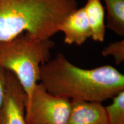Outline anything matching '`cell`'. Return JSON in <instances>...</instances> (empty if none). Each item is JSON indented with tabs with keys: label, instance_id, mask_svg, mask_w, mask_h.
Here are the masks:
<instances>
[{
	"label": "cell",
	"instance_id": "7a4b0ae2",
	"mask_svg": "<svg viewBox=\"0 0 124 124\" xmlns=\"http://www.w3.org/2000/svg\"><path fill=\"white\" fill-rule=\"evenodd\" d=\"M78 7L77 0H0V41L24 32L41 39H51Z\"/></svg>",
	"mask_w": 124,
	"mask_h": 124
},
{
	"label": "cell",
	"instance_id": "30bf717a",
	"mask_svg": "<svg viewBox=\"0 0 124 124\" xmlns=\"http://www.w3.org/2000/svg\"><path fill=\"white\" fill-rule=\"evenodd\" d=\"M113 98V102L105 107L108 124H124V90Z\"/></svg>",
	"mask_w": 124,
	"mask_h": 124
},
{
	"label": "cell",
	"instance_id": "5b68a950",
	"mask_svg": "<svg viewBox=\"0 0 124 124\" xmlns=\"http://www.w3.org/2000/svg\"><path fill=\"white\" fill-rule=\"evenodd\" d=\"M27 97L15 74L6 70L5 91L0 108V124H27Z\"/></svg>",
	"mask_w": 124,
	"mask_h": 124
},
{
	"label": "cell",
	"instance_id": "ba28073f",
	"mask_svg": "<svg viewBox=\"0 0 124 124\" xmlns=\"http://www.w3.org/2000/svg\"><path fill=\"white\" fill-rule=\"evenodd\" d=\"M102 0H87L84 7L91 32V37L95 41L102 43L105 37V9Z\"/></svg>",
	"mask_w": 124,
	"mask_h": 124
},
{
	"label": "cell",
	"instance_id": "8992f818",
	"mask_svg": "<svg viewBox=\"0 0 124 124\" xmlns=\"http://www.w3.org/2000/svg\"><path fill=\"white\" fill-rule=\"evenodd\" d=\"M59 31L64 33V41L69 45L81 46L91 38V29L84 7L78 8L67 16Z\"/></svg>",
	"mask_w": 124,
	"mask_h": 124
},
{
	"label": "cell",
	"instance_id": "277c9868",
	"mask_svg": "<svg viewBox=\"0 0 124 124\" xmlns=\"http://www.w3.org/2000/svg\"><path fill=\"white\" fill-rule=\"evenodd\" d=\"M70 110V100L55 96L38 83L27 105V124H66Z\"/></svg>",
	"mask_w": 124,
	"mask_h": 124
},
{
	"label": "cell",
	"instance_id": "3957f363",
	"mask_svg": "<svg viewBox=\"0 0 124 124\" xmlns=\"http://www.w3.org/2000/svg\"><path fill=\"white\" fill-rule=\"evenodd\" d=\"M55 43L29 34H21L13 39L0 41V66L15 74L30 100L40 81V67L50 60Z\"/></svg>",
	"mask_w": 124,
	"mask_h": 124
},
{
	"label": "cell",
	"instance_id": "8fae6325",
	"mask_svg": "<svg viewBox=\"0 0 124 124\" xmlns=\"http://www.w3.org/2000/svg\"><path fill=\"white\" fill-rule=\"evenodd\" d=\"M102 55L104 57L111 56L116 64H120L124 60V40L110 43L102 51Z\"/></svg>",
	"mask_w": 124,
	"mask_h": 124
},
{
	"label": "cell",
	"instance_id": "7c38bea8",
	"mask_svg": "<svg viewBox=\"0 0 124 124\" xmlns=\"http://www.w3.org/2000/svg\"><path fill=\"white\" fill-rule=\"evenodd\" d=\"M6 84V70L0 66V108L4 101Z\"/></svg>",
	"mask_w": 124,
	"mask_h": 124
},
{
	"label": "cell",
	"instance_id": "9c48e42d",
	"mask_svg": "<svg viewBox=\"0 0 124 124\" xmlns=\"http://www.w3.org/2000/svg\"><path fill=\"white\" fill-rule=\"evenodd\" d=\"M107 9L106 28L124 36V0H104Z\"/></svg>",
	"mask_w": 124,
	"mask_h": 124
},
{
	"label": "cell",
	"instance_id": "52a82bcc",
	"mask_svg": "<svg viewBox=\"0 0 124 124\" xmlns=\"http://www.w3.org/2000/svg\"><path fill=\"white\" fill-rule=\"evenodd\" d=\"M66 124H108L105 107L101 102L70 100Z\"/></svg>",
	"mask_w": 124,
	"mask_h": 124
},
{
	"label": "cell",
	"instance_id": "6da1fadb",
	"mask_svg": "<svg viewBox=\"0 0 124 124\" xmlns=\"http://www.w3.org/2000/svg\"><path fill=\"white\" fill-rule=\"evenodd\" d=\"M40 82L52 95L88 102H102L124 90V75L114 67L82 69L61 52L41 65Z\"/></svg>",
	"mask_w": 124,
	"mask_h": 124
}]
</instances>
